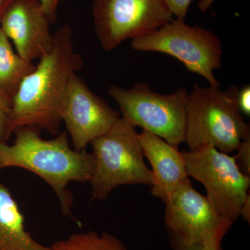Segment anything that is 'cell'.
<instances>
[{
    "instance_id": "cb8c5ba5",
    "label": "cell",
    "mask_w": 250,
    "mask_h": 250,
    "mask_svg": "<svg viewBox=\"0 0 250 250\" xmlns=\"http://www.w3.org/2000/svg\"><path fill=\"white\" fill-rule=\"evenodd\" d=\"M14 1V0H0V18L2 16L6 8Z\"/></svg>"
},
{
    "instance_id": "30bf717a",
    "label": "cell",
    "mask_w": 250,
    "mask_h": 250,
    "mask_svg": "<svg viewBox=\"0 0 250 250\" xmlns=\"http://www.w3.org/2000/svg\"><path fill=\"white\" fill-rule=\"evenodd\" d=\"M121 115L93 93L77 74L72 77L62 110L74 149L84 150L93 140L107 132Z\"/></svg>"
},
{
    "instance_id": "d6986e66",
    "label": "cell",
    "mask_w": 250,
    "mask_h": 250,
    "mask_svg": "<svg viewBox=\"0 0 250 250\" xmlns=\"http://www.w3.org/2000/svg\"><path fill=\"white\" fill-rule=\"evenodd\" d=\"M237 103L241 113L246 116L250 115V86L246 85V86L239 89L237 98Z\"/></svg>"
},
{
    "instance_id": "277c9868",
    "label": "cell",
    "mask_w": 250,
    "mask_h": 250,
    "mask_svg": "<svg viewBox=\"0 0 250 250\" xmlns=\"http://www.w3.org/2000/svg\"><path fill=\"white\" fill-rule=\"evenodd\" d=\"M135 128L121 117L107 132L90 142L94 170L88 182L93 200L104 201L120 186H152V170L145 163Z\"/></svg>"
},
{
    "instance_id": "ac0fdd59",
    "label": "cell",
    "mask_w": 250,
    "mask_h": 250,
    "mask_svg": "<svg viewBox=\"0 0 250 250\" xmlns=\"http://www.w3.org/2000/svg\"><path fill=\"white\" fill-rule=\"evenodd\" d=\"M192 0H165L172 16L179 21H184Z\"/></svg>"
},
{
    "instance_id": "44dd1931",
    "label": "cell",
    "mask_w": 250,
    "mask_h": 250,
    "mask_svg": "<svg viewBox=\"0 0 250 250\" xmlns=\"http://www.w3.org/2000/svg\"><path fill=\"white\" fill-rule=\"evenodd\" d=\"M171 248L172 250H210L204 247L198 246H188L182 244V243L169 237Z\"/></svg>"
},
{
    "instance_id": "2e32d148",
    "label": "cell",
    "mask_w": 250,
    "mask_h": 250,
    "mask_svg": "<svg viewBox=\"0 0 250 250\" xmlns=\"http://www.w3.org/2000/svg\"><path fill=\"white\" fill-rule=\"evenodd\" d=\"M13 99L0 90V141L7 142L12 132L10 129Z\"/></svg>"
},
{
    "instance_id": "7c38bea8",
    "label": "cell",
    "mask_w": 250,
    "mask_h": 250,
    "mask_svg": "<svg viewBox=\"0 0 250 250\" xmlns=\"http://www.w3.org/2000/svg\"><path fill=\"white\" fill-rule=\"evenodd\" d=\"M139 137L143 154L152 167V195L166 202L189 179L183 154L177 146L145 130Z\"/></svg>"
},
{
    "instance_id": "3957f363",
    "label": "cell",
    "mask_w": 250,
    "mask_h": 250,
    "mask_svg": "<svg viewBox=\"0 0 250 250\" xmlns=\"http://www.w3.org/2000/svg\"><path fill=\"white\" fill-rule=\"evenodd\" d=\"M238 91L235 85L223 91L195 83L186 104L185 142L190 149L208 145L229 154L250 136L237 103Z\"/></svg>"
},
{
    "instance_id": "ba28073f",
    "label": "cell",
    "mask_w": 250,
    "mask_h": 250,
    "mask_svg": "<svg viewBox=\"0 0 250 250\" xmlns=\"http://www.w3.org/2000/svg\"><path fill=\"white\" fill-rule=\"evenodd\" d=\"M164 202L169 237L185 246L223 250L222 242L233 223L222 216L207 196L196 191L190 179Z\"/></svg>"
},
{
    "instance_id": "52a82bcc",
    "label": "cell",
    "mask_w": 250,
    "mask_h": 250,
    "mask_svg": "<svg viewBox=\"0 0 250 250\" xmlns=\"http://www.w3.org/2000/svg\"><path fill=\"white\" fill-rule=\"evenodd\" d=\"M182 154L188 177L200 182L217 211L234 223L250 197V177L242 172L235 156L208 145Z\"/></svg>"
},
{
    "instance_id": "8992f818",
    "label": "cell",
    "mask_w": 250,
    "mask_h": 250,
    "mask_svg": "<svg viewBox=\"0 0 250 250\" xmlns=\"http://www.w3.org/2000/svg\"><path fill=\"white\" fill-rule=\"evenodd\" d=\"M131 47L141 52H161L183 62L188 71L220 87L214 70L221 68L223 48L218 36L209 29L173 20L154 32L134 39Z\"/></svg>"
},
{
    "instance_id": "e0dca14e",
    "label": "cell",
    "mask_w": 250,
    "mask_h": 250,
    "mask_svg": "<svg viewBox=\"0 0 250 250\" xmlns=\"http://www.w3.org/2000/svg\"><path fill=\"white\" fill-rule=\"evenodd\" d=\"M238 154L236 161L238 167L243 173L250 176V135L243 139L238 146Z\"/></svg>"
},
{
    "instance_id": "7a4b0ae2",
    "label": "cell",
    "mask_w": 250,
    "mask_h": 250,
    "mask_svg": "<svg viewBox=\"0 0 250 250\" xmlns=\"http://www.w3.org/2000/svg\"><path fill=\"white\" fill-rule=\"evenodd\" d=\"M14 144L0 141V172L6 167L31 171L53 189L62 214L74 218L73 197L67 189L72 182H89L94 170L93 153L72 149L66 131L55 139L41 137L39 129L22 126L14 130Z\"/></svg>"
},
{
    "instance_id": "6da1fadb",
    "label": "cell",
    "mask_w": 250,
    "mask_h": 250,
    "mask_svg": "<svg viewBox=\"0 0 250 250\" xmlns=\"http://www.w3.org/2000/svg\"><path fill=\"white\" fill-rule=\"evenodd\" d=\"M82 66L70 26L54 34V47L23 80L13 98L10 129L29 126L56 136L62 123V104L72 77Z\"/></svg>"
},
{
    "instance_id": "9c48e42d",
    "label": "cell",
    "mask_w": 250,
    "mask_h": 250,
    "mask_svg": "<svg viewBox=\"0 0 250 250\" xmlns=\"http://www.w3.org/2000/svg\"><path fill=\"white\" fill-rule=\"evenodd\" d=\"M95 34L106 52L173 21L165 0H93Z\"/></svg>"
},
{
    "instance_id": "5b68a950",
    "label": "cell",
    "mask_w": 250,
    "mask_h": 250,
    "mask_svg": "<svg viewBox=\"0 0 250 250\" xmlns=\"http://www.w3.org/2000/svg\"><path fill=\"white\" fill-rule=\"evenodd\" d=\"M108 94L118 104L121 118L135 127L140 126L177 147L185 142L188 95L185 88L164 95L146 83H137L129 89L111 85Z\"/></svg>"
},
{
    "instance_id": "ffe728a7",
    "label": "cell",
    "mask_w": 250,
    "mask_h": 250,
    "mask_svg": "<svg viewBox=\"0 0 250 250\" xmlns=\"http://www.w3.org/2000/svg\"><path fill=\"white\" fill-rule=\"evenodd\" d=\"M39 1L44 11L50 19L51 22H54L57 16V8L60 0H39Z\"/></svg>"
},
{
    "instance_id": "5bb4252c",
    "label": "cell",
    "mask_w": 250,
    "mask_h": 250,
    "mask_svg": "<svg viewBox=\"0 0 250 250\" xmlns=\"http://www.w3.org/2000/svg\"><path fill=\"white\" fill-rule=\"evenodd\" d=\"M35 67L32 62L15 53L9 38L0 27V90L14 98L23 80Z\"/></svg>"
},
{
    "instance_id": "4fadbf2b",
    "label": "cell",
    "mask_w": 250,
    "mask_h": 250,
    "mask_svg": "<svg viewBox=\"0 0 250 250\" xmlns=\"http://www.w3.org/2000/svg\"><path fill=\"white\" fill-rule=\"evenodd\" d=\"M0 250H54L27 231L24 217L9 188L0 182Z\"/></svg>"
},
{
    "instance_id": "603a6c76",
    "label": "cell",
    "mask_w": 250,
    "mask_h": 250,
    "mask_svg": "<svg viewBox=\"0 0 250 250\" xmlns=\"http://www.w3.org/2000/svg\"><path fill=\"white\" fill-rule=\"evenodd\" d=\"M215 0H200L198 3V7L202 13L207 12Z\"/></svg>"
},
{
    "instance_id": "7402d4cb",
    "label": "cell",
    "mask_w": 250,
    "mask_h": 250,
    "mask_svg": "<svg viewBox=\"0 0 250 250\" xmlns=\"http://www.w3.org/2000/svg\"><path fill=\"white\" fill-rule=\"evenodd\" d=\"M248 199L246 203H245L244 206L243 207V208H242L241 215L240 216H242V218L244 219V220H246L248 223H250V199Z\"/></svg>"
},
{
    "instance_id": "9a60e30c",
    "label": "cell",
    "mask_w": 250,
    "mask_h": 250,
    "mask_svg": "<svg viewBox=\"0 0 250 250\" xmlns=\"http://www.w3.org/2000/svg\"><path fill=\"white\" fill-rule=\"evenodd\" d=\"M51 248L54 250H127L114 235L93 231L72 233L66 239L54 242Z\"/></svg>"
},
{
    "instance_id": "8fae6325",
    "label": "cell",
    "mask_w": 250,
    "mask_h": 250,
    "mask_svg": "<svg viewBox=\"0 0 250 250\" xmlns=\"http://www.w3.org/2000/svg\"><path fill=\"white\" fill-rule=\"evenodd\" d=\"M50 22L39 0H14L0 18V27L14 42L18 54L29 62L53 49Z\"/></svg>"
}]
</instances>
